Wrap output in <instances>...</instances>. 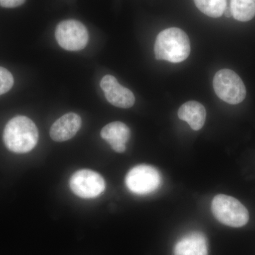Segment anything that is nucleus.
I'll use <instances>...</instances> for the list:
<instances>
[{"label":"nucleus","instance_id":"10","mask_svg":"<svg viewBox=\"0 0 255 255\" xmlns=\"http://www.w3.org/2000/svg\"><path fill=\"white\" fill-rule=\"evenodd\" d=\"M101 136L109 142L115 152H125L126 143L130 137V128L120 122H112L106 125L101 131Z\"/></svg>","mask_w":255,"mask_h":255},{"label":"nucleus","instance_id":"7","mask_svg":"<svg viewBox=\"0 0 255 255\" xmlns=\"http://www.w3.org/2000/svg\"><path fill=\"white\" fill-rule=\"evenodd\" d=\"M70 187L75 195L82 199H93L100 195L105 189L103 177L90 169H81L73 174Z\"/></svg>","mask_w":255,"mask_h":255},{"label":"nucleus","instance_id":"15","mask_svg":"<svg viewBox=\"0 0 255 255\" xmlns=\"http://www.w3.org/2000/svg\"><path fill=\"white\" fill-rule=\"evenodd\" d=\"M14 85V78L9 70L0 67V95L11 90Z\"/></svg>","mask_w":255,"mask_h":255},{"label":"nucleus","instance_id":"1","mask_svg":"<svg viewBox=\"0 0 255 255\" xmlns=\"http://www.w3.org/2000/svg\"><path fill=\"white\" fill-rule=\"evenodd\" d=\"M3 140L11 152L26 153L33 150L38 142V128L28 117L18 116L6 124L3 132Z\"/></svg>","mask_w":255,"mask_h":255},{"label":"nucleus","instance_id":"12","mask_svg":"<svg viewBox=\"0 0 255 255\" xmlns=\"http://www.w3.org/2000/svg\"><path fill=\"white\" fill-rule=\"evenodd\" d=\"M178 117L181 120L187 122L193 130H200L206 122L205 107L196 101L186 102L178 111Z\"/></svg>","mask_w":255,"mask_h":255},{"label":"nucleus","instance_id":"16","mask_svg":"<svg viewBox=\"0 0 255 255\" xmlns=\"http://www.w3.org/2000/svg\"><path fill=\"white\" fill-rule=\"evenodd\" d=\"M26 0H0V6L5 8H15L21 6Z\"/></svg>","mask_w":255,"mask_h":255},{"label":"nucleus","instance_id":"11","mask_svg":"<svg viewBox=\"0 0 255 255\" xmlns=\"http://www.w3.org/2000/svg\"><path fill=\"white\" fill-rule=\"evenodd\" d=\"M174 255H209L207 239L203 233L192 232L176 243Z\"/></svg>","mask_w":255,"mask_h":255},{"label":"nucleus","instance_id":"13","mask_svg":"<svg viewBox=\"0 0 255 255\" xmlns=\"http://www.w3.org/2000/svg\"><path fill=\"white\" fill-rule=\"evenodd\" d=\"M231 10L235 19L251 21L255 16V0H231Z\"/></svg>","mask_w":255,"mask_h":255},{"label":"nucleus","instance_id":"9","mask_svg":"<svg viewBox=\"0 0 255 255\" xmlns=\"http://www.w3.org/2000/svg\"><path fill=\"white\" fill-rule=\"evenodd\" d=\"M81 125V117L78 114H65L52 125L50 130V137L54 141H66L76 135Z\"/></svg>","mask_w":255,"mask_h":255},{"label":"nucleus","instance_id":"5","mask_svg":"<svg viewBox=\"0 0 255 255\" xmlns=\"http://www.w3.org/2000/svg\"><path fill=\"white\" fill-rule=\"evenodd\" d=\"M125 182L131 192L137 195H146L157 190L162 180L160 174L155 167L140 164L128 172Z\"/></svg>","mask_w":255,"mask_h":255},{"label":"nucleus","instance_id":"2","mask_svg":"<svg viewBox=\"0 0 255 255\" xmlns=\"http://www.w3.org/2000/svg\"><path fill=\"white\" fill-rule=\"evenodd\" d=\"M155 58L178 63L190 54V40L187 33L179 28H168L157 35L154 47Z\"/></svg>","mask_w":255,"mask_h":255},{"label":"nucleus","instance_id":"6","mask_svg":"<svg viewBox=\"0 0 255 255\" xmlns=\"http://www.w3.org/2000/svg\"><path fill=\"white\" fill-rule=\"evenodd\" d=\"M55 38L63 49L69 51H78L86 47L89 41V33L85 25L77 20L61 21L55 29Z\"/></svg>","mask_w":255,"mask_h":255},{"label":"nucleus","instance_id":"8","mask_svg":"<svg viewBox=\"0 0 255 255\" xmlns=\"http://www.w3.org/2000/svg\"><path fill=\"white\" fill-rule=\"evenodd\" d=\"M100 86L107 100L114 107L128 109L135 104L133 93L127 87L120 85L115 77L105 75L101 80Z\"/></svg>","mask_w":255,"mask_h":255},{"label":"nucleus","instance_id":"3","mask_svg":"<svg viewBox=\"0 0 255 255\" xmlns=\"http://www.w3.org/2000/svg\"><path fill=\"white\" fill-rule=\"evenodd\" d=\"M211 210L220 223L230 227H243L249 221V212L246 206L232 196L225 194L215 196Z\"/></svg>","mask_w":255,"mask_h":255},{"label":"nucleus","instance_id":"14","mask_svg":"<svg viewBox=\"0 0 255 255\" xmlns=\"http://www.w3.org/2000/svg\"><path fill=\"white\" fill-rule=\"evenodd\" d=\"M196 7L210 17L219 18L224 14L226 0H194Z\"/></svg>","mask_w":255,"mask_h":255},{"label":"nucleus","instance_id":"4","mask_svg":"<svg viewBox=\"0 0 255 255\" xmlns=\"http://www.w3.org/2000/svg\"><path fill=\"white\" fill-rule=\"evenodd\" d=\"M214 91L221 100L230 105L241 103L246 97V88L237 73L229 69H222L215 75Z\"/></svg>","mask_w":255,"mask_h":255},{"label":"nucleus","instance_id":"17","mask_svg":"<svg viewBox=\"0 0 255 255\" xmlns=\"http://www.w3.org/2000/svg\"><path fill=\"white\" fill-rule=\"evenodd\" d=\"M224 14L226 15V17H231V16H232L231 7L229 8L226 6V9H225Z\"/></svg>","mask_w":255,"mask_h":255}]
</instances>
